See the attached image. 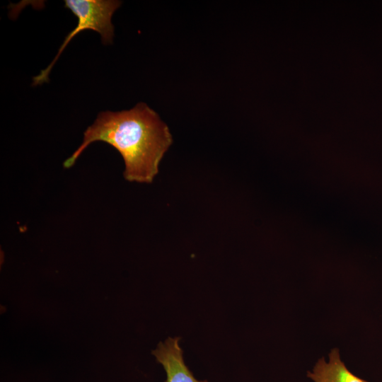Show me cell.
<instances>
[{
	"instance_id": "cell-1",
	"label": "cell",
	"mask_w": 382,
	"mask_h": 382,
	"mask_svg": "<svg viewBox=\"0 0 382 382\" xmlns=\"http://www.w3.org/2000/svg\"><path fill=\"white\" fill-rule=\"evenodd\" d=\"M97 141L108 143L121 154L126 180L151 183L173 137L158 113L144 103L130 110L103 111L85 130L82 143L64 161L63 167L71 168L83 151Z\"/></svg>"
},
{
	"instance_id": "cell-2",
	"label": "cell",
	"mask_w": 382,
	"mask_h": 382,
	"mask_svg": "<svg viewBox=\"0 0 382 382\" xmlns=\"http://www.w3.org/2000/svg\"><path fill=\"white\" fill-rule=\"evenodd\" d=\"M117 0H66L64 6L77 18L76 26L65 37L52 62L33 77V86L49 81V74L60 54L72 38L84 30H93L100 35L102 42L111 44L114 37V26L111 22L114 12L121 6Z\"/></svg>"
},
{
	"instance_id": "cell-3",
	"label": "cell",
	"mask_w": 382,
	"mask_h": 382,
	"mask_svg": "<svg viewBox=\"0 0 382 382\" xmlns=\"http://www.w3.org/2000/svg\"><path fill=\"white\" fill-rule=\"evenodd\" d=\"M179 342V337H168L152 352L166 371L165 382H208L197 380L186 366Z\"/></svg>"
},
{
	"instance_id": "cell-4",
	"label": "cell",
	"mask_w": 382,
	"mask_h": 382,
	"mask_svg": "<svg viewBox=\"0 0 382 382\" xmlns=\"http://www.w3.org/2000/svg\"><path fill=\"white\" fill-rule=\"evenodd\" d=\"M307 376L313 382H368L348 370L336 348L330 352L328 362L324 357L319 359Z\"/></svg>"
}]
</instances>
